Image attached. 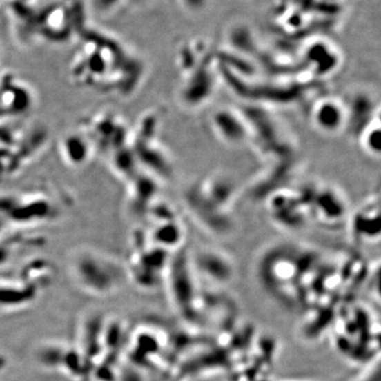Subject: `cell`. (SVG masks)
<instances>
[{
    "label": "cell",
    "instance_id": "1",
    "mask_svg": "<svg viewBox=\"0 0 381 381\" xmlns=\"http://www.w3.org/2000/svg\"><path fill=\"white\" fill-rule=\"evenodd\" d=\"M196 275H202L206 281L215 285L230 283L234 275L233 264L229 257L216 250H202L190 262Z\"/></svg>",
    "mask_w": 381,
    "mask_h": 381
},
{
    "label": "cell",
    "instance_id": "2",
    "mask_svg": "<svg viewBox=\"0 0 381 381\" xmlns=\"http://www.w3.org/2000/svg\"><path fill=\"white\" fill-rule=\"evenodd\" d=\"M313 122L324 134L333 135L347 126V108L343 101L325 98L313 108Z\"/></svg>",
    "mask_w": 381,
    "mask_h": 381
},
{
    "label": "cell",
    "instance_id": "3",
    "mask_svg": "<svg viewBox=\"0 0 381 381\" xmlns=\"http://www.w3.org/2000/svg\"><path fill=\"white\" fill-rule=\"evenodd\" d=\"M213 125L222 140L233 144L244 142L250 133L246 119L230 109H219L214 116Z\"/></svg>",
    "mask_w": 381,
    "mask_h": 381
},
{
    "label": "cell",
    "instance_id": "4",
    "mask_svg": "<svg viewBox=\"0 0 381 381\" xmlns=\"http://www.w3.org/2000/svg\"><path fill=\"white\" fill-rule=\"evenodd\" d=\"M305 59L313 73L318 77H324L338 68L340 63L338 52L331 43L325 41H315L307 47Z\"/></svg>",
    "mask_w": 381,
    "mask_h": 381
},
{
    "label": "cell",
    "instance_id": "5",
    "mask_svg": "<svg viewBox=\"0 0 381 381\" xmlns=\"http://www.w3.org/2000/svg\"><path fill=\"white\" fill-rule=\"evenodd\" d=\"M90 142L86 136L68 135L61 140L59 152L67 164L72 166L85 164L90 154Z\"/></svg>",
    "mask_w": 381,
    "mask_h": 381
},
{
    "label": "cell",
    "instance_id": "6",
    "mask_svg": "<svg viewBox=\"0 0 381 381\" xmlns=\"http://www.w3.org/2000/svg\"><path fill=\"white\" fill-rule=\"evenodd\" d=\"M380 116L376 117L372 122L361 130V146L365 153L371 156L378 157L380 155Z\"/></svg>",
    "mask_w": 381,
    "mask_h": 381
},
{
    "label": "cell",
    "instance_id": "7",
    "mask_svg": "<svg viewBox=\"0 0 381 381\" xmlns=\"http://www.w3.org/2000/svg\"><path fill=\"white\" fill-rule=\"evenodd\" d=\"M180 3L188 11L197 13V12L202 11L206 7L209 0H180Z\"/></svg>",
    "mask_w": 381,
    "mask_h": 381
},
{
    "label": "cell",
    "instance_id": "8",
    "mask_svg": "<svg viewBox=\"0 0 381 381\" xmlns=\"http://www.w3.org/2000/svg\"><path fill=\"white\" fill-rule=\"evenodd\" d=\"M277 381H306V380H277Z\"/></svg>",
    "mask_w": 381,
    "mask_h": 381
}]
</instances>
